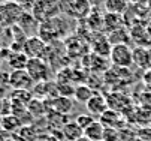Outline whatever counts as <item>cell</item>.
I'll return each instance as SVG.
<instances>
[{
    "label": "cell",
    "instance_id": "obj_11",
    "mask_svg": "<svg viewBox=\"0 0 151 141\" xmlns=\"http://www.w3.org/2000/svg\"><path fill=\"white\" fill-rule=\"evenodd\" d=\"M52 107H54V111L66 116L73 110V99L69 98V96H61L60 95L52 101Z\"/></svg>",
    "mask_w": 151,
    "mask_h": 141
},
{
    "label": "cell",
    "instance_id": "obj_7",
    "mask_svg": "<svg viewBox=\"0 0 151 141\" xmlns=\"http://www.w3.org/2000/svg\"><path fill=\"white\" fill-rule=\"evenodd\" d=\"M85 107H87V111L90 116H103L108 110H109V105H108V99L100 95V93H94L88 102L85 104Z\"/></svg>",
    "mask_w": 151,
    "mask_h": 141
},
{
    "label": "cell",
    "instance_id": "obj_3",
    "mask_svg": "<svg viewBox=\"0 0 151 141\" xmlns=\"http://www.w3.org/2000/svg\"><path fill=\"white\" fill-rule=\"evenodd\" d=\"M26 71L29 72L30 78L33 80L35 83H44L50 80V65L45 62L44 59H29Z\"/></svg>",
    "mask_w": 151,
    "mask_h": 141
},
{
    "label": "cell",
    "instance_id": "obj_2",
    "mask_svg": "<svg viewBox=\"0 0 151 141\" xmlns=\"http://www.w3.org/2000/svg\"><path fill=\"white\" fill-rule=\"evenodd\" d=\"M109 59L114 66L117 68H129L133 65V51L130 50L127 44H118V45H112Z\"/></svg>",
    "mask_w": 151,
    "mask_h": 141
},
{
    "label": "cell",
    "instance_id": "obj_19",
    "mask_svg": "<svg viewBox=\"0 0 151 141\" xmlns=\"http://www.w3.org/2000/svg\"><path fill=\"white\" fill-rule=\"evenodd\" d=\"M147 8L151 9V0H147Z\"/></svg>",
    "mask_w": 151,
    "mask_h": 141
},
{
    "label": "cell",
    "instance_id": "obj_17",
    "mask_svg": "<svg viewBox=\"0 0 151 141\" xmlns=\"http://www.w3.org/2000/svg\"><path fill=\"white\" fill-rule=\"evenodd\" d=\"M130 2H132L136 8H139V6H147V0H130Z\"/></svg>",
    "mask_w": 151,
    "mask_h": 141
},
{
    "label": "cell",
    "instance_id": "obj_18",
    "mask_svg": "<svg viewBox=\"0 0 151 141\" xmlns=\"http://www.w3.org/2000/svg\"><path fill=\"white\" fill-rule=\"evenodd\" d=\"M8 2H14V0H0V5H5V3H8Z\"/></svg>",
    "mask_w": 151,
    "mask_h": 141
},
{
    "label": "cell",
    "instance_id": "obj_20",
    "mask_svg": "<svg viewBox=\"0 0 151 141\" xmlns=\"http://www.w3.org/2000/svg\"><path fill=\"white\" fill-rule=\"evenodd\" d=\"M76 141H90V140H87L85 137H82V138H79V140H76Z\"/></svg>",
    "mask_w": 151,
    "mask_h": 141
},
{
    "label": "cell",
    "instance_id": "obj_10",
    "mask_svg": "<svg viewBox=\"0 0 151 141\" xmlns=\"http://www.w3.org/2000/svg\"><path fill=\"white\" fill-rule=\"evenodd\" d=\"M61 132H63V137L66 138L68 141H76V140L84 137V131L81 129V126L75 122V120L68 122L61 128Z\"/></svg>",
    "mask_w": 151,
    "mask_h": 141
},
{
    "label": "cell",
    "instance_id": "obj_1",
    "mask_svg": "<svg viewBox=\"0 0 151 141\" xmlns=\"http://www.w3.org/2000/svg\"><path fill=\"white\" fill-rule=\"evenodd\" d=\"M60 11H61V6H60L58 0H37V3L33 6L30 12L40 24V23H45L48 20L58 17Z\"/></svg>",
    "mask_w": 151,
    "mask_h": 141
},
{
    "label": "cell",
    "instance_id": "obj_9",
    "mask_svg": "<svg viewBox=\"0 0 151 141\" xmlns=\"http://www.w3.org/2000/svg\"><path fill=\"white\" fill-rule=\"evenodd\" d=\"M103 135H105V125L100 120H94L87 129H84V137L90 141H103Z\"/></svg>",
    "mask_w": 151,
    "mask_h": 141
},
{
    "label": "cell",
    "instance_id": "obj_12",
    "mask_svg": "<svg viewBox=\"0 0 151 141\" xmlns=\"http://www.w3.org/2000/svg\"><path fill=\"white\" fill-rule=\"evenodd\" d=\"M8 62L9 65L12 66L14 71H18V69H26L27 66V62H29V57L24 54V51H12L8 57Z\"/></svg>",
    "mask_w": 151,
    "mask_h": 141
},
{
    "label": "cell",
    "instance_id": "obj_16",
    "mask_svg": "<svg viewBox=\"0 0 151 141\" xmlns=\"http://www.w3.org/2000/svg\"><path fill=\"white\" fill-rule=\"evenodd\" d=\"M14 2L26 12H30L33 9V6L37 3V0H14Z\"/></svg>",
    "mask_w": 151,
    "mask_h": 141
},
{
    "label": "cell",
    "instance_id": "obj_13",
    "mask_svg": "<svg viewBox=\"0 0 151 141\" xmlns=\"http://www.w3.org/2000/svg\"><path fill=\"white\" fill-rule=\"evenodd\" d=\"M127 0H106L105 2V8L108 11V14H115V15H121L126 8H127Z\"/></svg>",
    "mask_w": 151,
    "mask_h": 141
},
{
    "label": "cell",
    "instance_id": "obj_6",
    "mask_svg": "<svg viewBox=\"0 0 151 141\" xmlns=\"http://www.w3.org/2000/svg\"><path fill=\"white\" fill-rule=\"evenodd\" d=\"M33 84H35V81L30 78V75L26 69L12 71L9 74V86L14 90H29V89H32Z\"/></svg>",
    "mask_w": 151,
    "mask_h": 141
},
{
    "label": "cell",
    "instance_id": "obj_14",
    "mask_svg": "<svg viewBox=\"0 0 151 141\" xmlns=\"http://www.w3.org/2000/svg\"><path fill=\"white\" fill-rule=\"evenodd\" d=\"M94 95V92L88 87V86H85V84H81V86H76L75 87V99L79 101V102H84V104H87L88 102V99Z\"/></svg>",
    "mask_w": 151,
    "mask_h": 141
},
{
    "label": "cell",
    "instance_id": "obj_5",
    "mask_svg": "<svg viewBox=\"0 0 151 141\" xmlns=\"http://www.w3.org/2000/svg\"><path fill=\"white\" fill-rule=\"evenodd\" d=\"M23 12L24 11L15 2H8L5 5H0V23L5 26H17Z\"/></svg>",
    "mask_w": 151,
    "mask_h": 141
},
{
    "label": "cell",
    "instance_id": "obj_4",
    "mask_svg": "<svg viewBox=\"0 0 151 141\" xmlns=\"http://www.w3.org/2000/svg\"><path fill=\"white\" fill-rule=\"evenodd\" d=\"M47 50H48V44L44 42L36 35L27 38L24 48H23L24 54L29 59H44V60H45V56H47Z\"/></svg>",
    "mask_w": 151,
    "mask_h": 141
},
{
    "label": "cell",
    "instance_id": "obj_15",
    "mask_svg": "<svg viewBox=\"0 0 151 141\" xmlns=\"http://www.w3.org/2000/svg\"><path fill=\"white\" fill-rule=\"evenodd\" d=\"M94 120H96V119L87 113V114H79V116L76 117V120H75V122H76V123L81 126V129L84 131V129H87V128H88V126H90V125L94 122Z\"/></svg>",
    "mask_w": 151,
    "mask_h": 141
},
{
    "label": "cell",
    "instance_id": "obj_8",
    "mask_svg": "<svg viewBox=\"0 0 151 141\" xmlns=\"http://www.w3.org/2000/svg\"><path fill=\"white\" fill-rule=\"evenodd\" d=\"M17 26L23 30L29 38L30 36H33L32 33L33 32H37L39 30V23H37V20L32 15V12H23V15H21V18H19V21L17 23Z\"/></svg>",
    "mask_w": 151,
    "mask_h": 141
}]
</instances>
